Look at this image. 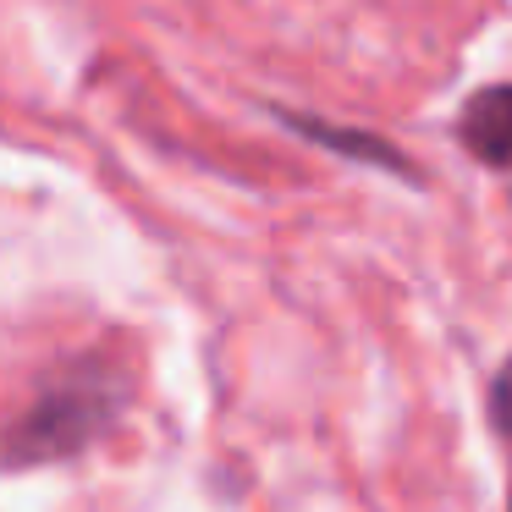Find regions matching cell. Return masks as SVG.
<instances>
[{"label": "cell", "mask_w": 512, "mask_h": 512, "mask_svg": "<svg viewBox=\"0 0 512 512\" xmlns=\"http://www.w3.org/2000/svg\"><path fill=\"white\" fill-rule=\"evenodd\" d=\"M127 408V375L105 358H78L34 397V408L6 430L0 463H56V457L83 452L116 424Z\"/></svg>", "instance_id": "6da1fadb"}, {"label": "cell", "mask_w": 512, "mask_h": 512, "mask_svg": "<svg viewBox=\"0 0 512 512\" xmlns=\"http://www.w3.org/2000/svg\"><path fill=\"white\" fill-rule=\"evenodd\" d=\"M457 138L474 160L496 171H512V83H496V89H479L474 100L457 116Z\"/></svg>", "instance_id": "7a4b0ae2"}, {"label": "cell", "mask_w": 512, "mask_h": 512, "mask_svg": "<svg viewBox=\"0 0 512 512\" xmlns=\"http://www.w3.org/2000/svg\"><path fill=\"white\" fill-rule=\"evenodd\" d=\"M490 430L501 435V446H507V457H512V358L501 364V375L490 380Z\"/></svg>", "instance_id": "3957f363"}]
</instances>
